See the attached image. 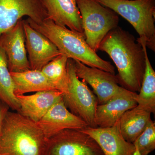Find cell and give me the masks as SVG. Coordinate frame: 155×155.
<instances>
[{"instance_id":"1","label":"cell","mask_w":155,"mask_h":155,"mask_svg":"<svg viewBox=\"0 0 155 155\" xmlns=\"http://www.w3.org/2000/svg\"><path fill=\"white\" fill-rule=\"evenodd\" d=\"M98 50L107 54L116 65L120 86L139 92L144 76L145 58L143 48L133 35L117 26L104 38Z\"/></svg>"},{"instance_id":"2","label":"cell","mask_w":155,"mask_h":155,"mask_svg":"<svg viewBox=\"0 0 155 155\" xmlns=\"http://www.w3.org/2000/svg\"><path fill=\"white\" fill-rule=\"evenodd\" d=\"M46 141L36 122L18 112H7L0 137V155H44Z\"/></svg>"},{"instance_id":"3","label":"cell","mask_w":155,"mask_h":155,"mask_svg":"<svg viewBox=\"0 0 155 155\" xmlns=\"http://www.w3.org/2000/svg\"><path fill=\"white\" fill-rule=\"evenodd\" d=\"M31 27L49 39L62 54L81 62L89 67L97 68L115 75V68L103 60L86 42L84 34L75 32L47 19L38 24L30 18L26 20Z\"/></svg>"},{"instance_id":"4","label":"cell","mask_w":155,"mask_h":155,"mask_svg":"<svg viewBox=\"0 0 155 155\" xmlns=\"http://www.w3.org/2000/svg\"><path fill=\"white\" fill-rule=\"evenodd\" d=\"M122 16L138 33L136 41L155 51V0H96Z\"/></svg>"},{"instance_id":"5","label":"cell","mask_w":155,"mask_h":155,"mask_svg":"<svg viewBox=\"0 0 155 155\" xmlns=\"http://www.w3.org/2000/svg\"><path fill=\"white\" fill-rule=\"evenodd\" d=\"M76 3L86 42L96 52L104 38L118 26L119 16L96 0H76Z\"/></svg>"},{"instance_id":"6","label":"cell","mask_w":155,"mask_h":155,"mask_svg":"<svg viewBox=\"0 0 155 155\" xmlns=\"http://www.w3.org/2000/svg\"><path fill=\"white\" fill-rule=\"evenodd\" d=\"M68 90L63 95L65 106L72 114L78 116L88 127H97L95 114L97 99L85 82L81 81L75 73L74 61L68 58L67 64Z\"/></svg>"},{"instance_id":"7","label":"cell","mask_w":155,"mask_h":155,"mask_svg":"<svg viewBox=\"0 0 155 155\" xmlns=\"http://www.w3.org/2000/svg\"><path fill=\"white\" fill-rule=\"evenodd\" d=\"M44 155H104L96 141L81 130L66 129L47 139Z\"/></svg>"},{"instance_id":"8","label":"cell","mask_w":155,"mask_h":155,"mask_svg":"<svg viewBox=\"0 0 155 155\" xmlns=\"http://www.w3.org/2000/svg\"><path fill=\"white\" fill-rule=\"evenodd\" d=\"M25 16L38 24L48 19L44 0H0V35Z\"/></svg>"},{"instance_id":"9","label":"cell","mask_w":155,"mask_h":155,"mask_svg":"<svg viewBox=\"0 0 155 155\" xmlns=\"http://www.w3.org/2000/svg\"><path fill=\"white\" fill-rule=\"evenodd\" d=\"M73 61L76 75L92 87L98 104H106L125 89L119 85L116 75Z\"/></svg>"},{"instance_id":"10","label":"cell","mask_w":155,"mask_h":155,"mask_svg":"<svg viewBox=\"0 0 155 155\" xmlns=\"http://www.w3.org/2000/svg\"><path fill=\"white\" fill-rule=\"evenodd\" d=\"M0 47L7 56L10 72H22L31 69L22 19L13 28L0 35Z\"/></svg>"},{"instance_id":"11","label":"cell","mask_w":155,"mask_h":155,"mask_svg":"<svg viewBox=\"0 0 155 155\" xmlns=\"http://www.w3.org/2000/svg\"><path fill=\"white\" fill-rule=\"evenodd\" d=\"M25 47L30 68L41 70L49 62L62 54L55 45L41 33L23 20Z\"/></svg>"},{"instance_id":"12","label":"cell","mask_w":155,"mask_h":155,"mask_svg":"<svg viewBox=\"0 0 155 155\" xmlns=\"http://www.w3.org/2000/svg\"><path fill=\"white\" fill-rule=\"evenodd\" d=\"M37 124L46 139L66 129L81 130L88 127L83 120L67 109L63 97L52 106Z\"/></svg>"},{"instance_id":"13","label":"cell","mask_w":155,"mask_h":155,"mask_svg":"<svg viewBox=\"0 0 155 155\" xmlns=\"http://www.w3.org/2000/svg\"><path fill=\"white\" fill-rule=\"evenodd\" d=\"M81 130L96 141L104 155H134L135 147L133 143L128 142L122 136L119 120L111 127L88 126Z\"/></svg>"},{"instance_id":"14","label":"cell","mask_w":155,"mask_h":155,"mask_svg":"<svg viewBox=\"0 0 155 155\" xmlns=\"http://www.w3.org/2000/svg\"><path fill=\"white\" fill-rule=\"evenodd\" d=\"M137 94L125 89L106 104H98L95 114L97 127H112L125 112L137 107Z\"/></svg>"},{"instance_id":"15","label":"cell","mask_w":155,"mask_h":155,"mask_svg":"<svg viewBox=\"0 0 155 155\" xmlns=\"http://www.w3.org/2000/svg\"><path fill=\"white\" fill-rule=\"evenodd\" d=\"M44 3L48 19L61 27L84 34L76 0H44Z\"/></svg>"},{"instance_id":"16","label":"cell","mask_w":155,"mask_h":155,"mask_svg":"<svg viewBox=\"0 0 155 155\" xmlns=\"http://www.w3.org/2000/svg\"><path fill=\"white\" fill-rule=\"evenodd\" d=\"M63 96V93L58 91L37 92L31 95H17L16 97L20 105L19 113L37 123Z\"/></svg>"},{"instance_id":"17","label":"cell","mask_w":155,"mask_h":155,"mask_svg":"<svg viewBox=\"0 0 155 155\" xmlns=\"http://www.w3.org/2000/svg\"><path fill=\"white\" fill-rule=\"evenodd\" d=\"M11 75L16 96L27 93L58 91L41 70L30 69L24 72H11Z\"/></svg>"},{"instance_id":"18","label":"cell","mask_w":155,"mask_h":155,"mask_svg":"<svg viewBox=\"0 0 155 155\" xmlns=\"http://www.w3.org/2000/svg\"><path fill=\"white\" fill-rule=\"evenodd\" d=\"M150 112L136 107L125 112L119 119L120 131L125 140L133 143L152 120Z\"/></svg>"},{"instance_id":"19","label":"cell","mask_w":155,"mask_h":155,"mask_svg":"<svg viewBox=\"0 0 155 155\" xmlns=\"http://www.w3.org/2000/svg\"><path fill=\"white\" fill-rule=\"evenodd\" d=\"M139 44L144 51L145 69L139 93L136 96L137 107L151 114H155V72L148 57L146 45L143 43Z\"/></svg>"},{"instance_id":"20","label":"cell","mask_w":155,"mask_h":155,"mask_svg":"<svg viewBox=\"0 0 155 155\" xmlns=\"http://www.w3.org/2000/svg\"><path fill=\"white\" fill-rule=\"evenodd\" d=\"M14 81L9 71L7 56L0 47V101L19 113L20 105L14 94Z\"/></svg>"},{"instance_id":"21","label":"cell","mask_w":155,"mask_h":155,"mask_svg":"<svg viewBox=\"0 0 155 155\" xmlns=\"http://www.w3.org/2000/svg\"><path fill=\"white\" fill-rule=\"evenodd\" d=\"M68 58L61 54L51 61L41 71L58 91L63 95L68 90L67 64Z\"/></svg>"},{"instance_id":"22","label":"cell","mask_w":155,"mask_h":155,"mask_svg":"<svg viewBox=\"0 0 155 155\" xmlns=\"http://www.w3.org/2000/svg\"><path fill=\"white\" fill-rule=\"evenodd\" d=\"M134 155H148L155 149V123L151 120L144 131L133 143Z\"/></svg>"},{"instance_id":"23","label":"cell","mask_w":155,"mask_h":155,"mask_svg":"<svg viewBox=\"0 0 155 155\" xmlns=\"http://www.w3.org/2000/svg\"><path fill=\"white\" fill-rule=\"evenodd\" d=\"M9 109V107L7 105L0 101V137L2 134L3 120Z\"/></svg>"}]
</instances>
